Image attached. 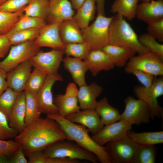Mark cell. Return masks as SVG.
Returning <instances> with one entry per match:
<instances>
[{"mask_svg":"<svg viewBox=\"0 0 163 163\" xmlns=\"http://www.w3.org/2000/svg\"><path fill=\"white\" fill-rule=\"evenodd\" d=\"M26 155L42 151L53 143L66 139L64 132L54 120L40 117L14 137Z\"/></svg>","mask_w":163,"mask_h":163,"instance_id":"cell-1","label":"cell"},{"mask_svg":"<svg viewBox=\"0 0 163 163\" xmlns=\"http://www.w3.org/2000/svg\"><path fill=\"white\" fill-rule=\"evenodd\" d=\"M55 120L65 133L66 139L73 141L85 149L92 152L101 163H111L110 160L104 146L95 142L89 134L85 126L70 122L59 113L46 115Z\"/></svg>","mask_w":163,"mask_h":163,"instance_id":"cell-2","label":"cell"},{"mask_svg":"<svg viewBox=\"0 0 163 163\" xmlns=\"http://www.w3.org/2000/svg\"><path fill=\"white\" fill-rule=\"evenodd\" d=\"M109 33V44L130 48L139 54L149 51L141 45L133 29L120 14L113 16Z\"/></svg>","mask_w":163,"mask_h":163,"instance_id":"cell-3","label":"cell"},{"mask_svg":"<svg viewBox=\"0 0 163 163\" xmlns=\"http://www.w3.org/2000/svg\"><path fill=\"white\" fill-rule=\"evenodd\" d=\"M42 152L51 157L85 160L93 163H97L99 161L97 156L93 153L81 147L75 142L67 139L53 143Z\"/></svg>","mask_w":163,"mask_h":163,"instance_id":"cell-4","label":"cell"},{"mask_svg":"<svg viewBox=\"0 0 163 163\" xmlns=\"http://www.w3.org/2000/svg\"><path fill=\"white\" fill-rule=\"evenodd\" d=\"M112 18L98 13L91 24L81 29L84 42L91 50L101 49L109 44V27Z\"/></svg>","mask_w":163,"mask_h":163,"instance_id":"cell-5","label":"cell"},{"mask_svg":"<svg viewBox=\"0 0 163 163\" xmlns=\"http://www.w3.org/2000/svg\"><path fill=\"white\" fill-rule=\"evenodd\" d=\"M133 91L137 99L143 101L149 107L151 119L163 117V109L158 101V98L163 95V76L156 77L149 87L137 85L134 86Z\"/></svg>","mask_w":163,"mask_h":163,"instance_id":"cell-6","label":"cell"},{"mask_svg":"<svg viewBox=\"0 0 163 163\" xmlns=\"http://www.w3.org/2000/svg\"><path fill=\"white\" fill-rule=\"evenodd\" d=\"M139 70L158 77L163 75V61L157 55L148 52L132 57L124 67V71L131 74Z\"/></svg>","mask_w":163,"mask_h":163,"instance_id":"cell-7","label":"cell"},{"mask_svg":"<svg viewBox=\"0 0 163 163\" xmlns=\"http://www.w3.org/2000/svg\"><path fill=\"white\" fill-rule=\"evenodd\" d=\"M40 51L33 41L11 46L7 56L0 61V68L8 72L23 62L30 60Z\"/></svg>","mask_w":163,"mask_h":163,"instance_id":"cell-8","label":"cell"},{"mask_svg":"<svg viewBox=\"0 0 163 163\" xmlns=\"http://www.w3.org/2000/svg\"><path fill=\"white\" fill-rule=\"evenodd\" d=\"M125 108L120 114V119L131 125L139 126L147 123L151 119L150 111L146 104L141 100L128 96L124 100Z\"/></svg>","mask_w":163,"mask_h":163,"instance_id":"cell-9","label":"cell"},{"mask_svg":"<svg viewBox=\"0 0 163 163\" xmlns=\"http://www.w3.org/2000/svg\"><path fill=\"white\" fill-rule=\"evenodd\" d=\"M139 146L126 136L104 146L111 163H131Z\"/></svg>","mask_w":163,"mask_h":163,"instance_id":"cell-10","label":"cell"},{"mask_svg":"<svg viewBox=\"0 0 163 163\" xmlns=\"http://www.w3.org/2000/svg\"><path fill=\"white\" fill-rule=\"evenodd\" d=\"M64 54L63 50H53L47 52L40 51L30 60L32 66L47 75L58 73Z\"/></svg>","mask_w":163,"mask_h":163,"instance_id":"cell-11","label":"cell"},{"mask_svg":"<svg viewBox=\"0 0 163 163\" xmlns=\"http://www.w3.org/2000/svg\"><path fill=\"white\" fill-rule=\"evenodd\" d=\"M132 126L125 120L120 119L104 126L99 132L92 135L91 137L97 144L104 146L108 143L126 137L132 129Z\"/></svg>","mask_w":163,"mask_h":163,"instance_id":"cell-12","label":"cell"},{"mask_svg":"<svg viewBox=\"0 0 163 163\" xmlns=\"http://www.w3.org/2000/svg\"><path fill=\"white\" fill-rule=\"evenodd\" d=\"M63 81L62 76L58 73L47 75L43 85L36 94L42 113L46 115L59 113L57 108L54 103L52 88L55 82Z\"/></svg>","mask_w":163,"mask_h":163,"instance_id":"cell-13","label":"cell"},{"mask_svg":"<svg viewBox=\"0 0 163 163\" xmlns=\"http://www.w3.org/2000/svg\"><path fill=\"white\" fill-rule=\"evenodd\" d=\"M78 91L76 84L70 83L67 85L64 94H57L53 98L54 104L61 116L65 117L70 114L80 110L78 104Z\"/></svg>","mask_w":163,"mask_h":163,"instance_id":"cell-14","label":"cell"},{"mask_svg":"<svg viewBox=\"0 0 163 163\" xmlns=\"http://www.w3.org/2000/svg\"><path fill=\"white\" fill-rule=\"evenodd\" d=\"M60 23L46 24L40 30L39 34L34 40L37 46L47 47L53 49L64 50L65 44L60 38L59 31Z\"/></svg>","mask_w":163,"mask_h":163,"instance_id":"cell-15","label":"cell"},{"mask_svg":"<svg viewBox=\"0 0 163 163\" xmlns=\"http://www.w3.org/2000/svg\"><path fill=\"white\" fill-rule=\"evenodd\" d=\"M65 118L71 122L85 126L92 135L97 133L104 126L94 109L82 110L70 114Z\"/></svg>","mask_w":163,"mask_h":163,"instance_id":"cell-16","label":"cell"},{"mask_svg":"<svg viewBox=\"0 0 163 163\" xmlns=\"http://www.w3.org/2000/svg\"><path fill=\"white\" fill-rule=\"evenodd\" d=\"M32 67L30 60H28L7 72L8 88L18 93L23 91Z\"/></svg>","mask_w":163,"mask_h":163,"instance_id":"cell-17","label":"cell"},{"mask_svg":"<svg viewBox=\"0 0 163 163\" xmlns=\"http://www.w3.org/2000/svg\"><path fill=\"white\" fill-rule=\"evenodd\" d=\"M136 16L149 24L163 19V0L143 1L138 5Z\"/></svg>","mask_w":163,"mask_h":163,"instance_id":"cell-18","label":"cell"},{"mask_svg":"<svg viewBox=\"0 0 163 163\" xmlns=\"http://www.w3.org/2000/svg\"><path fill=\"white\" fill-rule=\"evenodd\" d=\"M84 61L94 77L96 76L102 71H109L115 66L101 49L90 50Z\"/></svg>","mask_w":163,"mask_h":163,"instance_id":"cell-19","label":"cell"},{"mask_svg":"<svg viewBox=\"0 0 163 163\" xmlns=\"http://www.w3.org/2000/svg\"><path fill=\"white\" fill-rule=\"evenodd\" d=\"M73 9L69 0H51L46 19L51 24L72 19L75 14Z\"/></svg>","mask_w":163,"mask_h":163,"instance_id":"cell-20","label":"cell"},{"mask_svg":"<svg viewBox=\"0 0 163 163\" xmlns=\"http://www.w3.org/2000/svg\"><path fill=\"white\" fill-rule=\"evenodd\" d=\"M103 88L95 82L79 87L77 98L80 109H94L97 98L101 94Z\"/></svg>","mask_w":163,"mask_h":163,"instance_id":"cell-21","label":"cell"},{"mask_svg":"<svg viewBox=\"0 0 163 163\" xmlns=\"http://www.w3.org/2000/svg\"><path fill=\"white\" fill-rule=\"evenodd\" d=\"M25 98L23 91L18 93L8 120L9 126L18 134L25 128Z\"/></svg>","mask_w":163,"mask_h":163,"instance_id":"cell-22","label":"cell"},{"mask_svg":"<svg viewBox=\"0 0 163 163\" xmlns=\"http://www.w3.org/2000/svg\"><path fill=\"white\" fill-rule=\"evenodd\" d=\"M62 62L64 68L70 73L76 85L80 87L86 84L85 75L88 69L84 61L66 56L63 59Z\"/></svg>","mask_w":163,"mask_h":163,"instance_id":"cell-23","label":"cell"},{"mask_svg":"<svg viewBox=\"0 0 163 163\" xmlns=\"http://www.w3.org/2000/svg\"><path fill=\"white\" fill-rule=\"evenodd\" d=\"M101 49L108 56L115 66L118 67H125L136 53L130 48L110 44L105 46Z\"/></svg>","mask_w":163,"mask_h":163,"instance_id":"cell-24","label":"cell"},{"mask_svg":"<svg viewBox=\"0 0 163 163\" xmlns=\"http://www.w3.org/2000/svg\"><path fill=\"white\" fill-rule=\"evenodd\" d=\"M59 31L61 40L65 45L85 42L81 29L73 19L60 22Z\"/></svg>","mask_w":163,"mask_h":163,"instance_id":"cell-25","label":"cell"},{"mask_svg":"<svg viewBox=\"0 0 163 163\" xmlns=\"http://www.w3.org/2000/svg\"><path fill=\"white\" fill-rule=\"evenodd\" d=\"M96 0H86L77 10L73 19L81 29L87 27L94 18L96 9Z\"/></svg>","mask_w":163,"mask_h":163,"instance_id":"cell-26","label":"cell"},{"mask_svg":"<svg viewBox=\"0 0 163 163\" xmlns=\"http://www.w3.org/2000/svg\"><path fill=\"white\" fill-rule=\"evenodd\" d=\"M94 110L99 116L104 126L120 120L121 114L118 110L110 104L106 97L97 101Z\"/></svg>","mask_w":163,"mask_h":163,"instance_id":"cell-27","label":"cell"},{"mask_svg":"<svg viewBox=\"0 0 163 163\" xmlns=\"http://www.w3.org/2000/svg\"><path fill=\"white\" fill-rule=\"evenodd\" d=\"M127 136L139 145H154L163 143V131L135 133L129 131Z\"/></svg>","mask_w":163,"mask_h":163,"instance_id":"cell-28","label":"cell"},{"mask_svg":"<svg viewBox=\"0 0 163 163\" xmlns=\"http://www.w3.org/2000/svg\"><path fill=\"white\" fill-rule=\"evenodd\" d=\"M24 91L25 95L26 105L25 128L40 117L42 113L38 104L36 94L27 90Z\"/></svg>","mask_w":163,"mask_h":163,"instance_id":"cell-29","label":"cell"},{"mask_svg":"<svg viewBox=\"0 0 163 163\" xmlns=\"http://www.w3.org/2000/svg\"><path fill=\"white\" fill-rule=\"evenodd\" d=\"M139 0H115L111 6L110 11L120 14L128 20H132L136 17Z\"/></svg>","mask_w":163,"mask_h":163,"instance_id":"cell-30","label":"cell"},{"mask_svg":"<svg viewBox=\"0 0 163 163\" xmlns=\"http://www.w3.org/2000/svg\"><path fill=\"white\" fill-rule=\"evenodd\" d=\"M49 8L48 0H31L24 9V14L27 16L37 17L45 20L47 19Z\"/></svg>","mask_w":163,"mask_h":163,"instance_id":"cell-31","label":"cell"},{"mask_svg":"<svg viewBox=\"0 0 163 163\" xmlns=\"http://www.w3.org/2000/svg\"><path fill=\"white\" fill-rule=\"evenodd\" d=\"M40 29L33 28L9 32L6 35L11 45H15L29 41L34 40L38 36Z\"/></svg>","mask_w":163,"mask_h":163,"instance_id":"cell-32","label":"cell"},{"mask_svg":"<svg viewBox=\"0 0 163 163\" xmlns=\"http://www.w3.org/2000/svg\"><path fill=\"white\" fill-rule=\"evenodd\" d=\"M29 163H79V160L69 158H53L43 153L42 151H34L29 153Z\"/></svg>","mask_w":163,"mask_h":163,"instance_id":"cell-33","label":"cell"},{"mask_svg":"<svg viewBox=\"0 0 163 163\" xmlns=\"http://www.w3.org/2000/svg\"><path fill=\"white\" fill-rule=\"evenodd\" d=\"M156 155L154 145H139L131 163H155Z\"/></svg>","mask_w":163,"mask_h":163,"instance_id":"cell-34","label":"cell"},{"mask_svg":"<svg viewBox=\"0 0 163 163\" xmlns=\"http://www.w3.org/2000/svg\"><path fill=\"white\" fill-rule=\"evenodd\" d=\"M46 24L45 20L43 19L25 15L23 14L9 32L33 28L40 29Z\"/></svg>","mask_w":163,"mask_h":163,"instance_id":"cell-35","label":"cell"},{"mask_svg":"<svg viewBox=\"0 0 163 163\" xmlns=\"http://www.w3.org/2000/svg\"><path fill=\"white\" fill-rule=\"evenodd\" d=\"M47 75L41 70L34 68L29 75L24 90L36 94L43 85Z\"/></svg>","mask_w":163,"mask_h":163,"instance_id":"cell-36","label":"cell"},{"mask_svg":"<svg viewBox=\"0 0 163 163\" xmlns=\"http://www.w3.org/2000/svg\"><path fill=\"white\" fill-rule=\"evenodd\" d=\"M24 9L14 13L0 11V35L6 34L11 30L23 14Z\"/></svg>","mask_w":163,"mask_h":163,"instance_id":"cell-37","label":"cell"},{"mask_svg":"<svg viewBox=\"0 0 163 163\" xmlns=\"http://www.w3.org/2000/svg\"><path fill=\"white\" fill-rule=\"evenodd\" d=\"M18 93L8 88L0 95V111L8 120Z\"/></svg>","mask_w":163,"mask_h":163,"instance_id":"cell-38","label":"cell"},{"mask_svg":"<svg viewBox=\"0 0 163 163\" xmlns=\"http://www.w3.org/2000/svg\"><path fill=\"white\" fill-rule=\"evenodd\" d=\"M63 50L66 56L84 60L91 50L88 45L84 42L66 44Z\"/></svg>","mask_w":163,"mask_h":163,"instance_id":"cell-39","label":"cell"},{"mask_svg":"<svg viewBox=\"0 0 163 163\" xmlns=\"http://www.w3.org/2000/svg\"><path fill=\"white\" fill-rule=\"evenodd\" d=\"M142 45L150 52L158 56L163 61V45L157 41L152 36L147 33L143 34L139 37Z\"/></svg>","mask_w":163,"mask_h":163,"instance_id":"cell-40","label":"cell"},{"mask_svg":"<svg viewBox=\"0 0 163 163\" xmlns=\"http://www.w3.org/2000/svg\"><path fill=\"white\" fill-rule=\"evenodd\" d=\"M18 134L15 129L11 127L8 120L5 116L0 111V140L11 139Z\"/></svg>","mask_w":163,"mask_h":163,"instance_id":"cell-41","label":"cell"},{"mask_svg":"<svg viewBox=\"0 0 163 163\" xmlns=\"http://www.w3.org/2000/svg\"><path fill=\"white\" fill-rule=\"evenodd\" d=\"M31 0H7L0 6V11L14 13L24 9Z\"/></svg>","mask_w":163,"mask_h":163,"instance_id":"cell-42","label":"cell"},{"mask_svg":"<svg viewBox=\"0 0 163 163\" xmlns=\"http://www.w3.org/2000/svg\"><path fill=\"white\" fill-rule=\"evenodd\" d=\"M19 147V144L14 140H0V153L8 158Z\"/></svg>","mask_w":163,"mask_h":163,"instance_id":"cell-43","label":"cell"},{"mask_svg":"<svg viewBox=\"0 0 163 163\" xmlns=\"http://www.w3.org/2000/svg\"><path fill=\"white\" fill-rule=\"evenodd\" d=\"M147 33L160 42H163V19L149 24Z\"/></svg>","mask_w":163,"mask_h":163,"instance_id":"cell-44","label":"cell"},{"mask_svg":"<svg viewBox=\"0 0 163 163\" xmlns=\"http://www.w3.org/2000/svg\"><path fill=\"white\" fill-rule=\"evenodd\" d=\"M134 75L142 85L148 88L153 84L156 76L150 74L139 70H135L131 73Z\"/></svg>","mask_w":163,"mask_h":163,"instance_id":"cell-45","label":"cell"},{"mask_svg":"<svg viewBox=\"0 0 163 163\" xmlns=\"http://www.w3.org/2000/svg\"><path fill=\"white\" fill-rule=\"evenodd\" d=\"M23 149L20 146L8 158L9 163H27Z\"/></svg>","mask_w":163,"mask_h":163,"instance_id":"cell-46","label":"cell"},{"mask_svg":"<svg viewBox=\"0 0 163 163\" xmlns=\"http://www.w3.org/2000/svg\"><path fill=\"white\" fill-rule=\"evenodd\" d=\"M11 46L6 34L0 35V59L5 56Z\"/></svg>","mask_w":163,"mask_h":163,"instance_id":"cell-47","label":"cell"},{"mask_svg":"<svg viewBox=\"0 0 163 163\" xmlns=\"http://www.w3.org/2000/svg\"><path fill=\"white\" fill-rule=\"evenodd\" d=\"M7 74V72L0 68V95L8 88L6 80Z\"/></svg>","mask_w":163,"mask_h":163,"instance_id":"cell-48","label":"cell"},{"mask_svg":"<svg viewBox=\"0 0 163 163\" xmlns=\"http://www.w3.org/2000/svg\"><path fill=\"white\" fill-rule=\"evenodd\" d=\"M106 0H96L98 13L105 15L104 5Z\"/></svg>","mask_w":163,"mask_h":163,"instance_id":"cell-49","label":"cell"},{"mask_svg":"<svg viewBox=\"0 0 163 163\" xmlns=\"http://www.w3.org/2000/svg\"><path fill=\"white\" fill-rule=\"evenodd\" d=\"M86 0H70L73 9L77 10Z\"/></svg>","mask_w":163,"mask_h":163,"instance_id":"cell-50","label":"cell"},{"mask_svg":"<svg viewBox=\"0 0 163 163\" xmlns=\"http://www.w3.org/2000/svg\"><path fill=\"white\" fill-rule=\"evenodd\" d=\"M0 163H9L8 158L5 156L0 154Z\"/></svg>","mask_w":163,"mask_h":163,"instance_id":"cell-51","label":"cell"},{"mask_svg":"<svg viewBox=\"0 0 163 163\" xmlns=\"http://www.w3.org/2000/svg\"><path fill=\"white\" fill-rule=\"evenodd\" d=\"M7 0H0V6L4 4Z\"/></svg>","mask_w":163,"mask_h":163,"instance_id":"cell-52","label":"cell"},{"mask_svg":"<svg viewBox=\"0 0 163 163\" xmlns=\"http://www.w3.org/2000/svg\"><path fill=\"white\" fill-rule=\"evenodd\" d=\"M142 0L143 1H149L150 0Z\"/></svg>","mask_w":163,"mask_h":163,"instance_id":"cell-53","label":"cell"},{"mask_svg":"<svg viewBox=\"0 0 163 163\" xmlns=\"http://www.w3.org/2000/svg\"><path fill=\"white\" fill-rule=\"evenodd\" d=\"M48 1H50L51 0H48Z\"/></svg>","mask_w":163,"mask_h":163,"instance_id":"cell-54","label":"cell"},{"mask_svg":"<svg viewBox=\"0 0 163 163\" xmlns=\"http://www.w3.org/2000/svg\"><path fill=\"white\" fill-rule=\"evenodd\" d=\"M0 154H1L0 153Z\"/></svg>","mask_w":163,"mask_h":163,"instance_id":"cell-55","label":"cell"}]
</instances>
